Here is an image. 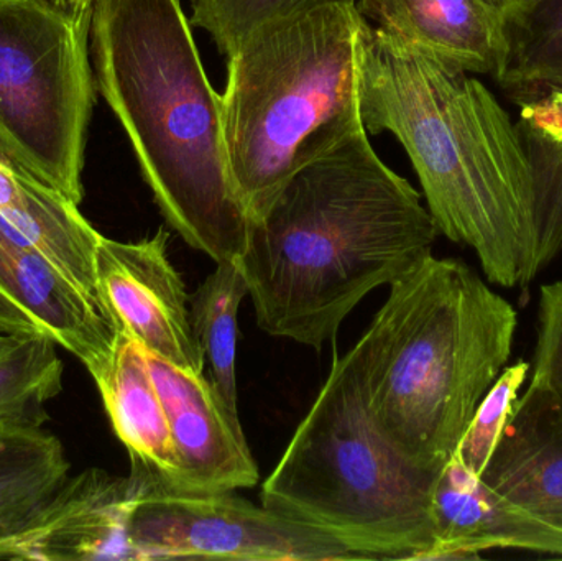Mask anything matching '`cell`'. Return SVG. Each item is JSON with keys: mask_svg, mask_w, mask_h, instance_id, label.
<instances>
[{"mask_svg": "<svg viewBox=\"0 0 562 561\" xmlns=\"http://www.w3.org/2000/svg\"><path fill=\"white\" fill-rule=\"evenodd\" d=\"M147 480L140 468L128 476L89 468L66 478L22 529L0 540V560H135L132 519Z\"/></svg>", "mask_w": 562, "mask_h": 561, "instance_id": "10", "label": "cell"}, {"mask_svg": "<svg viewBox=\"0 0 562 561\" xmlns=\"http://www.w3.org/2000/svg\"><path fill=\"white\" fill-rule=\"evenodd\" d=\"M517 125L533 178L538 272L562 250V88L520 102Z\"/></svg>", "mask_w": 562, "mask_h": 561, "instance_id": "19", "label": "cell"}, {"mask_svg": "<svg viewBox=\"0 0 562 561\" xmlns=\"http://www.w3.org/2000/svg\"><path fill=\"white\" fill-rule=\"evenodd\" d=\"M0 332L16 338L48 333L38 325L33 316H30L22 306L16 305L5 293L0 292Z\"/></svg>", "mask_w": 562, "mask_h": 561, "instance_id": "26", "label": "cell"}, {"mask_svg": "<svg viewBox=\"0 0 562 561\" xmlns=\"http://www.w3.org/2000/svg\"><path fill=\"white\" fill-rule=\"evenodd\" d=\"M91 59L168 226L216 263L239 260L249 214L231 175L223 101L180 0H94Z\"/></svg>", "mask_w": 562, "mask_h": 561, "instance_id": "3", "label": "cell"}, {"mask_svg": "<svg viewBox=\"0 0 562 561\" xmlns=\"http://www.w3.org/2000/svg\"><path fill=\"white\" fill-rule=\"evenodd\" d=\"M55 2L69 9H92L94 5V0H55Z\"/></svg>", "mask_w": 562, "mask_h": 561, "instance_id": "28", "label": "cell"}, {"mask_svg": "<svg viewBox=\"0 0 562 561\" xmlns=\"http://www.w3.org/2000/svg\"><path fill=\"white\" fill-rule=\"evenodd\" d=\"M69 470L65 447L45 422L0 418V540L48 503Z\"/></svg>", "mask_w": 562, "mask_h": 561, "instance_id": "18", "label": "cell"}, {"mask_svg": "<svg viewBox=\"0 0 562 561\" xmlns=\"http://www.w3.org/2000/svg\"><path fill=\"white\" fill-rule=\"evenodd\" d=\"M366 25L356 3H319L260 23L227 56L224 142L247 214L304 165L366 131Z\"/></svg>", "mask_w": 562, "mask_h": 561, "instance_id": "5", "label": "cell"}, {"mask_svg": "<svg viewBox=\"0 0 562 561\" xmlns=\"http://www.w3.org/2000/svg\"><path fill=\"white\" fill-rule=\"evenodd\" d=\"M422 197L367 131L291 175L249 214L239 257L260 329L321 349L350 312L432 254Z\"/></svg>", "mask_w": 562, "mask_h": 561, "instance_id": "1", "label": "cell"}, {"mask_svg": "<svg viewBox=\"0 0 562 561\" xmlns=\"http://www.w3.org/2000/svg\"><path fill=\"white\" fill-rule=\"evenodd\" d=\"M439 474L415 467L383 437L347 352L334 361L260 500L363 560H426Z\"/></svg>", "mask_w": 562, "mask_h": 561, "instance_id": "6", "label": "cell"}, {"mask_svg": "<svg viewBox=\"0 0 562 561\" xmlns=\"http://www.w3.org/2000/svg\"><path fill=\"white\" fill-rule=\"evenodd\" d=\"M518 315L471 267L426 257L390 285L349 355L383 437L441 473L510 361Z\"/></svg>", "mask_w": 562, "mask_h": 561, "instance_id": "4", "label": "cell"}, {"mask_svg": "<svg viewBox=\"0 0 562 561\" xmlns=\"http://www.w3.org/2000/svg\"><path fill=\"white\" fill-rule=\"evenodd\" d=\"M19 339L22 338H16V336L7 335V333L0 332V356H2L3 352L9 351V349L19 341Z\"/></svg>", "mask_w": 562, "mask_h": 561, "instance_id": "29", "label": "cell"}, {"mask_svg": "<svg viewBox=\"0 0 562 561\" xmlns=\"http://www.w3.org/2000/svg\"><path fill=\"white\" fill-rule=\"evenodd\" d=\"M89 374L98 385L115 435L131 455L132 467L150 471L161 486L171 487L177 457L167 411L144 348L122 329L111 358Z\"/></svg>", "mask_w": 562, "mask_h": 561, "instance_id": "17", "label": "cell"}, {"mask_svg": "<svg viewBox=\"0 0 562 561\" xmlns=\"http://www.w3.org/2000/svg\"><path fill=\"white\" fill-rule=\"evenodd\" d=\"M58 343L45 333L19 339L0 356V418L46 422L45 405L63 391Z\"/></svg>", "mask_w": 562, "mask_h": 561, "instance_id": "22", "label": "cell"}, {"mask_svg": "<svg viewBox=\"0 0 562 561\" xmlns=\"http://www.w3.org/2000/svg\"><path fill=\"white\" fill-rule=\"evenodd\" d=\"M92 9L0 0V142L71 203L95 104Z\"/></svg>", "mask_w": 562, "mask_h": 561, "instance_id": "7", "label": "cell"}, {"mask_svg": "<svg viewBox=\"0 0 562 561\" xmlns=\"http://www.w3.org/2000/svg\"><path fill=\"white\" fill-rule=\"evenodd\" d=\"M481 478L515 506L562 530L561 399L530 382Z\"/></svg>", "mask_w": 562, "mask_h": 561, "instance_id": "14", "label": "cell"}, {"mask_svg": "<svg viewBox=\"0 0 562 561\" xmlns=\"http://www.w3.org/2000/svg\"><path fill=\"white\" fill-rule=\"evenodd\" d=\"M385 30L471 72L497 76L507 53L504 16L482 0H357Z\"/></svg>", "mask_w": 562, "mask_h": 561, "instance_id": "16", "label": "cell"}, {"mask_svg": "<svg viewBox=\"0 0 562 561\" xmlns=\"http://www.w3.org/2000/svg\"><path fill=\"white\" fill-rule=\"evenodd\" d=\"M168 233L137 243L102 236L95 277L102 302L145 351L183 371L203 374L206 355L191 323L190 295L168 259Z\"/></svg>", "mask_w": 562, "mask_h": 561, "instance_id": "9", "label": "cell"}, {"mask_svg": "<svg viewBox=\"0 0 562 561\" xmlns=\"http://www.w3.org/2000/svg\"><path fill=\"white\" fill-rule=\"evenodd\" d=\"M0 292L86 366L111 358L121 326L89 300L25 234L0 216Z\"/></svg>", "mask_w": 562, "mask_h": 561, "instance_id": "12", "label": "cell"}, {"mask_svg": "<svg viewBox=\"0 0 562 561\" xmlns=\"http://www.w3.org/2000/svg\"><path fill=\"white\" fill-rule=\"evenodd\" d=\"M507 53L495 81L517 104L562 88V0H521L504 20Z\"/></svg>", "mask_w": 562, "mask_h": 561, "instance_id": "20", "label": "cell"}, {"mask_svg": "<svg viewBox=\"0 0 562 561\" xmlns=\"http://www.w3.org/2000/svg\"><path fill=\"white\" fill-rule=\"evenodd\" d=\"M435 546L426 560H471L494 549L562 557V530L492 490L454 457L432 491Z\"/></svg>", "mask_w": 562, "mask_h": 561, "instance_id": "13", "label": "cell"}, {"mask_svg": "<svg viewBox=\"0 0 562 561\" xmlns=\"http://www.w3.org/2000/svg\"><path fill=\"white\" fill-rule=\"evenodd\" d=\"M360 111L367 132L403 145L439 233L471 247L492 283L540 273L530 164L484 82L367 20Z\"/></svg>", "mask_w": 562, "mask_h": 561, "instance_id": "2", "label": "cell"}, {"mask_svg": "<svg viewBox=\"0 0 562 561\" xmlns=\"http://www.w3.org/2000/svg\"><path fill=\"white\" fill-rule=\"evenodd\" d=\"M530 382L562 401V280L541 287Z\"/></svg>", "mask_w": 562, "mask_h": 561, "instance_id": "25", "label": "cell"}, {"mask_svg": "<svg viewBox=\"0 0 562 561\" xmlns=\"http://www.w3.org/2000/svg\"><path fill=\"white\" fill-rule=\"evenodd\" d=\"M482 2L487 3V5L492 7L495 12L501 13V15L504 16V20L515 5V0H482Z\"/></svg>", "mask_w": 562, "mask_h": 561, "instance_id": "27", "label": "cell"}, {"mask_svg": "<svg viewBox=\"0 0 562 561\" xmlns=\"http://www.w3.org/2000/svg\"><path fill=\"white\" fill-rule=\"evenodd\" d=\"M521 2V0H515V3Z\"/></svg>", "mask_w": 562, "mask_h": 561, "instance_id": "30", "label": "cell"}, {"mask_svg": "<svg viewBox=\"0 0 562 561\" xmlns=\"http://www.w3.org/2000/svg\"><path fill=\"white\" fill-rule=\"evenodd\" d=\"M132 519L135 561L221 559L246 561L363 560L336 537L304 526L233 491L181 493L147 471Z\"/></svg>", "mask_w": 562, "mask_h": 561, "instance_id": "8", "label": "cell"}, {"mask_svg": "<svg viewBox=\"0 0 562 561\" xmlns=\"http://www.w3.org/2000/svg\"><path fill=\"white\" fill-rule=\"evenodd\" d=\"M249 295L239 262H217L216 270L190 295L191 323L211 364L213 384L237 412V313Z\"/></svg>", "mask_w": 562, "mask_h": 561, "instance_id": "21", "label": "cell"}, {"mask_svg": "<svg viewBox=\"0 0 562 561\" xmlns=\"http://www.w3.org/2000/svg\"><path fill=\"white\" fill-rule=\"evenodd\" d=\"M329 2L356 3L357 0H191V23L206 30L221 55L229 56L240 40L260 23Z\"/></svg>", "mask_w": 562, "mask_h": 561, "instance_id": "24", "label": "cell"}, {"mask_svg": "<svg viewBox=\"0 0 562 561\" xmlns=\"http://www.w3.org/2000/svg\"><path fill=\"white\" fill-rule=\"evenodd\" d=\"M167 411L177 474L167 487L181 493H227L259 483L239 414L231 411L213 382L145 351Z\"/></svg>", "mask_w": 562, "mask_h": 561, "instance_id": "11", "label": "cell"}, {"mask_svg": "<svg viewBox=\"0 0 562 561\" xmlns=\"http://www.w3.org/2000/svg\"><path fill=\"white\" fill-rule=\"evenodd\" d=\"M530 369L531 364L525 361L507 366L479 404L454 455L456 460L475 476L481 478L488 467L498 440L510 420L518 392L530 378Z\"/></svg>", "mask_w": 562, "mask_h": 561, "instance_id": "23", "label": "cell"}, {"mask_svg": "<svg viewBox=\"0 0 562 561\" xmlns=\"http://www.w3.org/2000/svg\"><path fill=\"white\" fill-rule=\"evenodd\" d=\"M0 216L25 234L89 300L111 313L95 277V250L102 234L82 216L78 204L36 177L2 142Z\"/></svg>", "mask_w": 562, "mask_h": 561, "instance_id": "15", "label": "cell"}]
</instances>
